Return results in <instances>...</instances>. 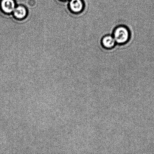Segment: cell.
<instances>
[{
  "instance_id": "cell-1",
  "label": "cell",
  "mask_w": 154,
  "mask_h": 154,
  "mask_svg": "<svg viewBox=\"0 0 154 154\" xmlns=\"http://www.w3.org/2000/svg\"><path fill=\"white\" fill-rule=\"evenodd\" d=\"M112 35L117 45H123L126 44L130 40L131 32L126 26L120 25L114 28Z\"/></svg>"
},
{
  "instance_id": "cell-2",
  "label": "cell",
  "mask_w": 154,
  "mask_h": 154,
  "mask_svg": "<svg viewBox=\"0 0 154 154\" xmlns=\"http://www.w3.org/2000/svg\"><path fill=\"white\" fill-rule=\"evenodd\" d=\"M69 6L72 13L79 16L84 12L85 4L84 0H69Z\"/></svg>"
},
{
  "instance_id": "cell-3",
  "label": "cell",
  "mask_w": 154,
  "mask_h": 154,
  "mask_svg": "<svg viewBox=\"0 0 154 154\" xmlns=\"http://www.w3.org/2000/svg\"><path fill=\"white\" fill-rule=\"evenodd\" d=\"M16 6L15 0H0V12L1 13L11 14Z\"/></svg>"
},
{
  "instance_id": "cell-4",
  "label": "cell",
  "mask_w": 154,
  "mask_h": 154,
  "mask_svg": "<svg viewBox=\"0 0 154 154\" xmlns=\"http://www.w3.org/2000/svg\"><path fill=\"white\" fill-rule=\"evenodd\" d=\"M101 44L103 48L106 50L112 49L117 45L112 35H106L103 37Z\"/></svg>"
},
{
  "instance_id": "cell-5",
  "label": "cell",
  "mask_w": 154,
  "mask_h": 154,
  "mask_svg": "<svg viewBox=\"0 0 154 154\" xmlns=\"http://www.w3.org/2000/svg\"><path fill=\"white\" fill-rule=\"evenodd\" d=\"M12 14L16 19L23 20L25 19L28 15V10L23 5H17Z\"/></svg>"
},
{
  "instance_id": "cell-6",
  "label": "cell",
  "mask_w": 154,
  "mask_h": 154,
  "mask_svg": "<svg viewBox=\"0 0 154 154\" xmlns=\"http://www.w3.org/2000/svg\"><path fill=\"white\" fill-rule=\"evenodd\" d=\"M60 1H69V0H60Z\"/></svg>"
}]
</instances>
